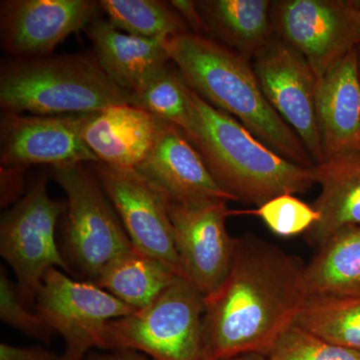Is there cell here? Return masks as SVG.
Listing matches in <instances>:
<instances>
[{"label": "cell", "instance_id": "obj_1", "mask_svg": "<svg viewBox=\"0 0 360 360\" xmlns=\"http://www.w3.org/2000/svg\"><path fill=\"white\" fill-rule=\"evenodd\" d=\"M303 267L300 257L264 239L238 238L224 283L205 300V360L266 356L307 300Z\"/></svg>", "mask_w": 360, "mask_h": 360}, {"label": "cell", "instance_id": "obj_2", "mask_svg": "<svg viewBox=\"0 0 360 360\" xmlns=\"http://www.w3.org/2000/svg\"><path fill=\"white\" fill-rule=\"evenodd\" d=\"M165 47L189 89L286 160L314 167L302 139L267 101L250 59L193 32L170 37Z\"/></svg>", "mask_w": 360, "mask_h": 360}, {"label": "cell", "instance_id": "obj_3", "mask_svg": "<svg viewBox=\"0 0 360 360\" xmlns=\"http://www.w3.org/2000/svg\"><path fill=\"white\" fill-rule=\"evenodd\" d=\"M188 94L193 125L184 134L233 201L258 207L283 194L307 193L314 186V167L286 160L189 87Z\"/></svg>", "mask_w": 360, "mask_h": 360}, {"label": "cell", "instance_id": "obj_4", "mask_svg": "<svg viewBox=\"0 0 360 360\" xmlns=\"http://www.w3.org/2000/svg\"><path fill=\"white\" fill-rule=\"evenodd\" d=\"M115 104L134 105V96L110 79L96 56L18 59L1 68L0 105L4 111L86 115Z\"/></svg>", "mask_w": 360, "mask_h": 360}, {"label": "cell", "instance_id": "obj_5", "mask_svg": "<svg viewBox=\"0 0 360 360\" xmlns=\"http://www.w3.org/2000/svg\"><path fill=\"white\" fill-rule=\"evenodd\" d=\"M51 172L66 195L63 257L70 269L94 283L134 245L91 170L75 163L52 167Z\"/></svg>", "mask_w": 360, "mask_h": 360}, {"label": "cell", "instance_id": "obj_6", "mask_svg": "<svg viewBox=\"0 0 360 360\" xmlns=\"http://www.w3.org/2000/svg\"><path fill=\"white\" fill-rule=\"evenodd\" d=\"M205 297L177 277L148 307L108 322V350L127 348L153 360H205Z\"/></svg>", "mask_w": 360, "mask_h": 360}, {"label": "cell", "instance_id": "obj_7", "mask_svg": "<svg viewBox=\"0 0 360 360\" xmlns=\"http://www.w3.org/2000/svg\"><path fill=\"white\" fill-rule=\"evenodd\" d=\"M65 210V203L51 200L46 179L39 177L2 215L0 253L13 269L21 293L30 304H34L42 278L49 269L72 274L56 238V225Z\"/></svg>", "mask_w": 360, "mask_h": 360}, {"label": "cell", "instance_id": "obj_8", "mask_svg": "<svg viewBox=\"0 0 360 360\" xmlns=\"http://www.w3.org/2000/svg\"><path fill=\"white\" fill-rule=\"evenodd\" d=\"M274 35L304 56L317 78L360 44V1L276 0Z\"/></svg>", "mask_w": 360, "mask_h": 360}, {"label": "cell", "instance_id": "obj_9", "mask_svg": "<svg viewBox=\"0 0 360 360\" xmlns=\"http://www.w3.org/2000/svg\"><path fill=\"white\" fill-rule=\"evenodd\" d=\"M35 311L58 335L65 347L108 350V322L134 314L135 309L86 281H75L58 269L42 278Z\"/></svg>", "mask_w": 360, "mask_h": 360}, {"label": "cell", "instance_id": "obj_10", "mask_svg": "<svg viewBox=\"0 0 360 360\" xmlns=\"http://www.w3.org/2000/svg\"><path fill=\"white\" fill-rule=\"evenodd\" d=\"M89 168L112 203L135 250L160 260L184 277L167 200L134 168L101 162L89 163Z\"/></svg>", "mask_w": 360, "mask_h": 360}, {"label": "cell", "instance_id": "obj_11", "mask_svg": "<svg viewBox=\"0 0 360 360\" xmlns=\"http://www.w3.org/2000/svg\"><path fill=\"white\" fill-rule=\"evenodd\" d=\"M168 208L184 277L205 300L219 290L231 270L238 238L229 236L225 222L236 212L224 200L168 203Z\"/></svg>", "mask_w": 360, "mask_h": 360}, {"label": "cell", "instance_id": "obj_12", "mask_svg": "<svg viewBox=\"0 0 360 360\" xmlns=\"http://www.w3.org/2000/svg\"><path fill=\"white\" fill-rule=\"evenodd\" d=\"M251 63L270 105L300 136L315 165H321L323 155L315 111L317 77L311 66L300 51L276 37Z\"/></svg>", "mask_w": 360, "mask_h": 360}, {"label": "cell", "instance_id": "obj_13", "mask_svg": "<svg viewBox=\"0 0 360 360\" xmlns=\"http://www.w3.org/2000/svg\"><path fill=\"white\" fill-rule=\"evenodd\" d=\"M85 115L25 116L4 111L0 120L1 167L98 162L82 137Z\"/></svg>", "mask_w": 360, "mask_h": 360}, {"label": "cell", "instance_id": "obj_14", "mask_svg": "<svg viewBox=\"0 0 360 360\" xmlns=\"http://www.w3.org/2000/svg\"><path fill=\"white\" fill-rule=\"evenodd\" d=\"M99 1L6 0L0 4V37L18 59L47 58L66 37L96 20Z\"/></svg>", "mask_w": 360, "mask_h": 360}, {"label": "cell", "instance_id": "obj_15", "mask_svg": "<svg viewBox=\"0 0 360 360\" xmlns=\"http://www.w3.org/2000/svg\"><path fill=\"white\" fill-rule=\"evenodd\" d=\"M134 169L168 203L233 201L213 179L198 149L172 123L160 120L155 146Z\"/></svg>", "mask_w": 360, "mask_h": 360}, {"label": "cell", "instance_id": "obj_16", "mask_svg": "<svg viewBox=\"0 0 360 360\" xmlns=\"http://www.w3.org/2000/svg\"><path fill=\"white\" fill-rule=\"evenodd\" d=\"M315 111L323 161L360 150V79L356 49L317 78Z\"/></svg>", "mask_w": 360, "mask_h": 360}, {"label": "cell", "instance_id": "obj_17", "mask_svg": "<svg viewBox=\"0 0 360 360\" xmlns=\"http://www.w3.org/2000/svg\"><path fill=\"white\" fill-rule=\"evenodd\" d=\"M160 120L132 104L86 113L82 137L98 162L136 168L155 146Z\"/></svg>", "mask_w": 360, "mask_h": 360}, {"label": "cell", "instance_id": "obj_18", "mask_svg": "<svg viewBox=\"0 0 360 360\" xmlns=\"http://www.w3.org/2000/svg\"><path fill=\"white\" fill-rule=\"evenodd\" d=\"M84 30L104 72L132 96L141 91L170 60L167 40L122 33L110 21L101 18L92 20Z\"/></svg>", "mask_w": 360, "mask_h": 360}, {"label": "cell", "instance_id": "obj_19", "mask_svg": "<svg viewBox=\"0 0 360 360\" xmlns=\"http://www.w3.org/2000/svg\"><path fill=\"white\" fill-rule=\"evenodd\" d=\"M314 172L321 193L312 205L321 219L305 236L317 248L338 229L360 225V150L314 165Z\"/></svg>", "mask_w": 360, "mask_h": 360}, {"label": "cell", "instance_id": "obj_20", "mask_svg": "<svg viewBox=\"0 0 360 360\" xmlns=\"http://www.w3.org/2000/svg\"><path fill=\"white\" fill-rule=\"evenodd\" d=\"M210 37L252 60L274 39L270 0L196 1Z\"/></svg>", "mask_w": 360, "mask_h": 360}, {"label": "cell", "instance_id": "obj_21", "mask_svg": "<svg viewBox=\"0 0 360 360\" xmlns=\"http://www.w3.org/2000/svg\"><path fill=\"white\" fill-rule=\"evenodd\" d=\"M303 288L307 297L360 296V225L338 229L304 264Z\"/></svg>", "mask_w": 360, "mask_h": 360}, {"label": "cell", "instance_id": "obj_22", "mask_svg": "<svg viewBox=\"0 0 360 360\" xmlns=\"http://www.w3.org/2000/svg\"><path fill=\"white\" fill-rule=\"evenodd\" d=\"M177 277L181 276L168 265L134 248L108 265L94 283L139 310L150 304Z\"/></svg>", "mask_w": 360, "mask_h": 360}, {"label": "cell", "instance_id": "obj_23", "mask_svg": "<svg viewBox=\"0 0 360 360\" xmlns=\"http://www.w3.org/2000/svg\"><path fill=\"white\" fill-rule=\"evenodd\" d=\"M295 323L322 340L360 354V296L307 297Z\"/></svg>", "mask_w": 360, "mask_h": 360}, {"label": "cell", "instance_id": "obj_24", "mask_svg": "<svg viewBox=\"0 0 360 360\" xmlns=\"http://www.w3.org/2000/svg\"><path fill=\"white\" fill-rule=\"evenodd\" d=\"M108 21L127 34L146 39L167 40L191 32L169 1L160 0H101Z\"/></svg>", "mask_w": 360, "mask_h": 360}, {"label": "cell", "instance_id": "obj_25", "mask_svg": "<svg viewBox=\"0 0 360 360\" xmlns=\"http://www.w3.org/2000/svg\"><path fill=\"white\" fill-rule=\"evenodd\" d=\"M134 105L148 111L158 120L172 123L184 134L193 125V106L186 84L179 70L165 66L146 86L134 94Z\"/></svg>", "mask_w": 360, "mask_h": 360}, {"label": "cell", "instance_id": "obj_26", "mask_svg": "<svg viewBox=\"0 0 360 360\" xmlns=\"http://www.w3.org/2000/svg\"><path fill=\"white\" fill-rule=\"evenodd\" d=\"M259 217L270 231L281 238L305 233L321 220V213L293 194H283L252 210H245Z\"/></svg>", "mask_w": 360, "mask_h": 360}, {"label": "cell", "instance_id": "obj_27", "mask_svg": "<svg viewBox=\"0 0 360 360\" xmlns=\"http://www.w3.org/2000/svg\"><path fill=\"white\" fill-rule=\"evenodd\" d=\"M266 357L267 360H360V354L322 340L293 323Z\"/></svg>", "mask_w": 360, "mask_h": 360}, {"label": "cell", "instance_id": "obj_28", "mask_svg": "<svg viewBox=\"0 0 360 360\" xmlns=\"http://www.w3.org/2000/svg\"><path fill=\"white\" fill-rule=\"evenodd\" d=\"M18 283H14L6 276V271L0 272V319L4 323L11 326L28 338L51 342L56 335L37 311L28 309Z\"/></svg>", "mask_w": 360, "mask_h": 360}, {"label": "cell", "instance_id": "obj_29", "mask_svg": "<svg viewBox=\"0 0 360 360\" xmlns=\"http://www.w3.org/2000/svg\"><path fill=\"white\" fill-rule=\"evenodd\" d=\"M172 8L179 14L182 20L191 28L194 34L202 35L210 37V30L206 25L205 20L196 1L191 0H172L169 1Z\"/></svg>", "mask_w": 360, "mask_h": 360}, {"label": "cell", "instance_id": "obj_30", "mask_svg": "<svg viewBox=\"0 0 360 360\" xmlns=\"http://www.w3.org/2000/svg\"><path fill=\"white\" fill-rule=\"evenodd\" d=\"M60 355L41 347H15L2 342L0 360H59Z\"/></svg>", "mask_w": 360, "mask_h": 360}, {"label": "cell", "instance_id": "obj_31", "mask_svg": "<svg viewBox=\"0 0 360 360\" xmlns=\"http://www.w3.org/2000/svg\"><path fill=\"white\" fill-rule=\"evenodd\" d=\"M25 168L1 167V206L18 202L23 191V172Z\"/></svg>", "mask_w": 360, "mask_h": 360}, {"label": "cell", "instance_id": "obj_32", "mask_svg": "<svg viewBox=\"0 0 360 360\" xmlns=\"http://www.w3.org/2000/svg\"><path fill=\"white\" fill-rule=\"evenodd\" d=\"M101 354H87L82 360H153L148 355L134 349L120 348V349L103 350Z\"/></svg>", "mask_w": 360, "mask_h": 360}, {"label": "cell", "instance_id": "obj_33", "mask_svg": "<svg viewBox=\"0 0 360 360\" xmlns=\"http://www.w3.org/2000/svg\"><path fill=\"white\" fill-rule=\"evenodd\" d=\"M89 354L84 348L65 347V350L60 354L59 360H82Z\"/></svg>", "mask_w": 360, "mask_h": 360}, {"label": "cell", "instance_id": "obj_34", "mask_svg": "<svg viewBox=\"0 0 360 360\" xmlns=\"http://www.w3.org/2000/svg\"><path fill=\"white\" fill-rule=\"evenodd\" d=\"M222 360H267V357L264 354H248L238 355V356L231 357V359Z\"/></svg>", "mask_w": 360, "mask_h": 360}, {"label": "cell", "instance_id": "obj_35", "mask_svg": "<svg viewBox=\"0 0 360 360\" xmlns=\"http://www.w3.org/2000/svg\"><path fill=\"white\" fill-rule=\"evenodd\" d=\"M356 56H357V68H359V75L360 79V44L356 46Z\"/></svg>", "mask_w": 360, "mask_h": 360}]
</instances>
